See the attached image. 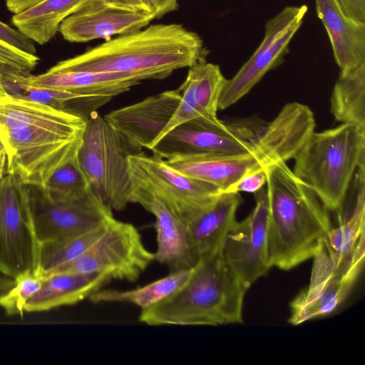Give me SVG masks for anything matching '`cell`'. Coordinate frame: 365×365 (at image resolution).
I'll list each match as a JSON object with an SVG mask.
<instances>
[{
  "mask_svg": "<svg viewBox=\"0 0 365 365\" xmlns=\"http://www.w3.org/2000/svg\"><path fill=\"white\" fill-rule=\"evenodd\" d=\"M87 120L58 109L9 95L0 97V139L6 173L42 187L54 170L76 155Z\"/></svg>",
  "mask_w": 365,
  "mask_h": 365,
  "instance_id": "cell-1",
  "label": "cell"
},
{
  "mask_svg": "<svg viewBox=\"0 0 365 365\" xmlns=\"http://www.w3.org/2000/svg\"><path fill=\"white\" fill-rule=\"evenodd\" d=\"M200 36L178 24H152L110 38L75 57L59 61L52 71L136 74L163 79L179 68L205 59Z\"/></svg>",
  "mask_w": 365,
  "mask_h": 365,
  "instance_id": "cell-2",
  "label": "cell"
},
{
  "mask_svg": "<svg viewBox=\"0 0 365 365\" xmlns=\"http://www.w3.org/2000/svg\"><path fill=\"white\" fill-rule=\"evenodd\" d=\"M271 267L291 269L313 257L332 227L329 210L286 162L265 168Z\"/></svg>",
  "mask_w": 365,
  "mask_h": 365,
  "instance_id": "cell-3",
  "label": "cell"
},
{
  "mask_svg": "<svg viewBox=\"0 0 365 365\" xmlns=\"http://www.w3.org/2000/svg\"><path fill=\"white\" fill-rule=\"evenodd\" d=\"M247 290L219 252L199 259L187 281L164 299L141 310L139 322L150 326L241 324Z\"/></svg>",
  "mask_w": 365,
  "mask_h": 365,
  "instance_id": "cell-4",
  "label": "cell"
},
{
  "mask_svg": "<svg viewBox=\"0 0 365 365\" xmlns=\"http://www.w3.org/2000/svg\"><path fill=\"white\" fill-rule=\"evenodd\" d=\"M294 174L329 211L341 210L357 168L365 164V130L346 123L313 132L294 158Z\"/></svg>",
  "mask_w": 365,
  "mask_h": 365,
  "instance_id": "cell-5",
  "label": "cell"
},
{
  "mask_svg": "<svg viewBox=\"0 0 365 365\" xmlns=\"http://www.w3.org/2000/svg\"><path fill=\"white\" fill-rule=\"evenodd\" d=\"M128 147L104 117L95 112L86 122L77 153L91 191L103 203L118 211L132 202Z\"/></svg>",
  "mask_w": 365,
  "mask_h": 365,
  "instance_id": "cell-6",
  "label": "cell"
},
{
  "mask_svg": "<svg viewBox=\"0 0 365 365\" xmlns=\"http://www.w3.org/2000/svg\"><path fill=\"white\" fill-rule=\"evenodd\" d=\"M265 125L257 118L221 124L193 118L162 135L150 150L165 160L203 153H247L255 148Z\"/></svg>",
  "mask_w": 365,
  "mask_h": 365,
  "instance_id": "cell-7",
  "label": "cell"
},
{
  "mask_svg": "<svg viewBox=\"0 0 365 365\" xmlns=\"http://www.w3.org/2000/svg\"><path fill=\"white\" fill-rule=\"evenodd\" d=\"M155 261L132 224L113 218L106 230L81 255L45 277L56 273L103 274L112 280L135 282Z\"/></svg>",
  "mask_w": 365,
  "mask_h": 365,
  "instance_id": "cell-8",
  "label": "cell"
},
{
  "mask_svg": "<svg viewBox=\"0 0 365 365\" xmlns=\"http://www.w3.org/2000/svg\"><path fill=\"white\" fill-rule=\"evenodd\" d=\"M128 161L132 187L158 197L186 224L222 192L210 184L183 175L154 154L131 153Z\"/></svg>",
  "mask_w": 365,
  "mask_h": 365,
  "instance_id": "cell-9",
  "label": "cell"
},
{
  "mask_svg": "<svg viewBox=\"0 0 365 365\" xmlns=\"http://www.w3.org/2000/svg\"><path fill=\"white\" fill-rule=\"evenodd\" d=\"M39 249L31 219L28 186L6 173L0 181V273L14 279L38 268Z\"/></svg>",
  "mask_w": 365,
  "mask_h": 365,
  "instance_id": "cell-10",
  "label": "cell"
},
{
  "mask_svg": "<svg viewBox=\"0 0 365 365\" xmlns=\"http://www.w3.org/2000/svg\"><path fill=\"white\" fill-rule=\"evenodd\" d=\"M27 186L31 219L39 244L82 234L106 225L114 217L113 210L91 190L78 199L52 201L40 187Z\"/></svg>",
  "mask_w": 365,
  "mask_h": 365,
  "instance_id": "cell-11",
  "label": "cell"
},
{
  "mask_svg": "<svg viewBox=\"0 0 365 365\" xmlns=\"http://www.w3.org/2000/svg\"><path fill=\"white\" fill-rule=\"evenodd\" d=\"M312 258L309 284L290 304L292 325L329 314L346 299L363 269L365 250L337 263L318 252Z\"/></svg>",
  "mask_w": 365,
  "mask_h": 365,
  "instance_id": "cell-12",
  "label": "cell"
},
{
  "mask_svg": "<svg viewBox=\"0 0 365 365\" xmlns=\"http://www.w3.org/2000/svg\"><path fill=\"white\" fill-rule=\"evenodd\" d=\"M307 11L306 5L286 6L267 22L264 36L257 48L235 75L227 79L219 98L218 110L237 103L266 73L281 63Z\"/></svg>",
  "mask_w": 365,
  "mask_h": 365,
  "instance_id": "cell-13",
  "label": "cell"
},
{
  "mask_svg": "<svg viewBox=\"0 0 365 365\" xmlns=\"http://www.w3.org/2000/svg\"><path fill=\"white\" fill-rule=\"evenodd\" d=\"M254 195V209L246 218L234 223L221 250L226 264L247 289L271 268L267 250V190L262 187Z\"/></svg>",
  "mask_w": 365,
  "mask_h": 365,
  "instance_id": "cell-14",
  "label": "cell"
},
{
  "mask_svg": "<svg viewBox=\"0 0 365 365\" xmlns=\"http://www.w3.org/2000/svg\"><path fill=\"white\" fill-rule=\"evenodd\" d=\"M180 98L178 88L113 110L103 117L130 148L150 150L173 117Z\"/></svg>",
  "mask_w": 365,
  "mask_h": 365,
  "instance_id": "cell-15",
  "label": "cell"
},
{
  "mask_svg": "<svg viewBox=\"0 0 365 365\" xmlns=\"http://www.w3.org/2000/svg\"><path fill=\"white\" fill-rule=\"evenodd\" d=\"M155 19V14L115 8L100 0L65 19L58 31L72 43L107 41L116 35L140 30Z\"/></svg>",
  "mask_w": 365,
  "mask_h": 365,
  "instance_id": "cell-16",
  "label": "cell"
},
{
  "mask_svg": "<svg viewBox=\"0 0 365 365\" xmlns=\"http://www.w3.org/2000/svg\"><path fill=\"white\" fill-rule=\"evenodd\" d=\"M132 188V202L141 205L155 219V261L165 265L170 272L192 268L198 260L190 244L187 224L153 194Z\"/></svg>",
  "mask_w": 365,
  "mask_h": 365,
  "instance_id": "cell-17",
  "label": "cell"
},
{
  "mask_svg": "<svg viewBox=\"0 0 365 365\" xmlns=\"http://www.w3.org/2000/svg\"><path fill=\"white\" fill-rule=\"evenodd\" d=\"M226 81L220 66L207 63L205 59L190 66L186 79L179 87L180 103L160 137L179 124L193 118H202L221 124L223 121L217 118V113L219 98Z\"/></svg>",
  "mask_w": 365,
  "mask_h": 365,
  "instance_id": "cell-18",
  "label": "cell"
},
{
  "mask_svg": "<svg viewBox=\"0 0 365 365\" xmlns=\"http://www.w3.org/2000/svg\"><path fill=\"white\" fill-rule=\"evenodd\" d=\"M183 175L227 191L245 175L257 170L260 160L253 152L203 153L166 160Z\"/></svg>",
  "mask_w": 365,
  "mask_h": 365,
  "instance_id": "cell-19",
  "label": "cell"
},
{
  "mask_svg": "<svg viewBox=\"0 0 365 365\" xmlns=\"http://www.w3.org/2000/svg\"><path fill=\"white\" fill-rule=\"evenodd\" d=\"M315 3L340 73L349 72L365 63V22L345 14L338 0H315Z\"/></svg>",
  "mask_w": 365,
  "mask_h": 365,
  "instance_id": "cell-20",
  "label": "cell"
},
{
  "mask_svg": "<svg viewBox=\"0 0 365 365\" xmlns=\"http://www.w3.org/2000/svg\"><path fill=\"white\" fill-rule=\"evenodd\" d=\"M241 202L239 192H222L187 223L190 244L197 260L221 252L227 233L237 221Z\"/></svg>",
  "mask_w": 365,
  "mask_h": 365,
  "instance_id": "cell-21",
  "label": "cell"
},
{
  "mask_svg": "<svg viewBox=\"0 0 365 365\" xmlns=\"http://www.w3.org/2000/svg\"><path fill=\"white\" fill-rule=\"evenodd\" d=\"M30 85L73 93L114 97L130 89L145 78L139 75L123 73L88 71H52L38 75L21 76Z\"/></svg>",
  "mask_w": 365,
  "mask_h": 365,
  "instance_id": "cell-22",
  "label": "cell"
},
{
  "mask_svg": "<svg viewBox=\"0 0 365 365\" xmlns=\"http://www.w3.org/2000/svg\"><path fill=\"white\" fill-rule=\"evenodd\" d=\"M112 279L103 274L56 273L46 276L41 287L27 302L25 312H42L76 304Z\"/></svg>",
  "mask_w": 365,
  "mask_h": 365,
  "instance_id": "cell-23",
  "label": "cell"
},
{
  "mask_svg": "<svg viewBox=\"0 0 365 365\" xmlns=\"http://www.w3.org/2000/svg\"><path fill=\"white\" fill-rule=\"evenodd\" d=\"M1 82L9 96L48 106L78 115L86 120L113 98L108 96L83 95L37 87L26 83L21 76L1 79Z\"/></svg>",
  "mask_w": 365,
  "mask_h": 365,
  "instance_id": "cell-24",
  "label": "cell"
},
{
  "mask_svg": "<svg viewBox=\"0 0 365 365\" xmlns=\"http://www.w3.org/2000/svg\"><path fill=\"white\" fill-rule=\"evenodd\" d=\"M100 0H43L18 14L11 21L22 34L34 42L48 43L69 16Z\"/></svg>",
  "mask_w": 365,
  "mask_h": 365,
  "instance_id": "cell-25",
  "label": "cell"
},
{
  "mask_svg": "<svg viewBox=\"0 0 365 365\" xmlns=\"http://www.w3.org/2000/svg\"><path fill=\"white\" fill-rule=\"evenodd\" d=\"M330 111L338 122L365 130V63L340 73L331 93Z\"/></svg>",
  "mask_w": 365,
  "mask_h": 365,
  "instance_id": "cell-26",
  "label": "cell"
},
{
  "mask_svg": "<svg viewBox=\"0 0 365 365\" xmlns=\"http://www.w3.org/2000/svg\"><path fill=\"white\" fill-rule=\"evenodd\" d=\"M192 269L170 272L167 276L135 289L120 290L101 288L91 294L88 299L94 304L129 303L143 310L164 299L180 287L188 279Z\"/></svg>",
  "mask_w": 365,
  "mask_h": 365,
  "instance_id": "cell-27",
  "label": "cell"
},
{
  "mask_svg": "<svg viewBox=\"0 0 365 365\" xmlns=\"http://www.w3.org/2000/svg\"><path fill=\"white\" fill-rule=\"evenodd\" d=\"M109 222L78 235L40 244L38 267L47 274L73 261L101 236Z\"/></svg>",
  "mask_w": 365,
  "mask_h": 365,
  "instance_id": "cell-28",
  "label": "cell"
},
{
  "mask_svg": "<svg viewBox=\"0 0 365 365\" xmlns=\"http://www.w3.org/2000/svg\"><path fill=\"white\" fill-rule=\"evenodd\" d=\"M40 189L52 201L75 200L87 194L91 188L77 153L56 168Z\"/></svg>",
  "mask_w": 365,
  "mask_h": 365,
  "instance_id": "cell-29",
  "label": "cell"
},
{
  "mask_svg": "<svg viewBox=\"0 0 365 365\" xmlns=\"http://www.w3.org/2000/svg\"><path fill=\"white\" fill-rule=\"evenodd\" d=\"M45 278L39 267L19 274L14 279V284L0 294V307L7 316L22 317L27 302L38 292Z\"/></svg>",
  "mask_w": 365,
  "mask_h": 365,
  "instance_id": "cell-30",
  "label": "cell"
},
{
  "mask_svg": "<svg viewBox=\"0 0 365 365\" xmlns=\"http://www.w3.org/2000/svg\"><path fill=\"white\" fill-rule=\"evenodd\" d=\"M39 58L0 38V80L26 76L36 68Z\"/></svg>",
  "mask_w": 365,
  "mask_h": 365,
  "instance_id": "cell-31",
  "label": "cell"
},
{
  "mask_svg": "<svg viewBox=\"0 0 365 365\" xmlns=\"http://www.w3.org/2000/svg\"><path fill=\"white\" fill-rule=\"evenodd\" d=\"M0 38L29 53L36 54L34 43L19 29H13L0 21Z\"/></svg>",
  "mask_w": 365,
  "mask_h": 365,
  "instance_id": "cell-32",
  "label": "cell"
},
{
  "mask_svg": "<svg viewBox=\"0 0 365 365\" xmlns=\"http://www.w3.org/2000/svg\"><path fill=\"white\" fill-rule=\"evenodd\" d=\"M266 182L265 170H261L245 175L225 192L255 193L264 187Z\"/></svg>",
  "mask_w": 365,
  "mask_h": 365,
  "instance_id": "cell-33",
  "label": "cell"
},
{
  "mask_svg": "<svg viewBox=\"0 0 365 365\" xmlns=\"http://www.w3.org/2000/svg\"><path fill=\"white\" fill-rule=\"evenodd\" d=\"M103 1L106 4L115 8L155 14L152 0H103Z\"/></svg>",
  "mask_w": 365,
  "mask_h": 365,
  "instance_id": "cell-34",
  "label": "cell"
},
{
  "mask_svg": "<svg viewBox=\"0 0 365 365\" xmlns=\"http://www.w3.org/2000/svg\"><path fill=\"white\" fill-rule=\"evenodd\" d=\"M341 7L347 16L365 22V0H347Z\"/></svg>",
  "mask_w": 365,
  "mask_h": 365,
  "instance_id": "cell-35",
  "label": "cell"
},
{
  "mask_svg": "<svg viewBox=\"0 0 365 365\" xmlns=\"http://www.w3.org/2000/svg\"><path fill=\"white\" fill-rule=\"evenodd\" d=\"M178 0H152L156 19L175 11L178 8Z\"/></svg>",
  "mask_w": 365,
  "mask_h": 365,
  "instance_id": "cell-36",
  "label": "cell"
},
{
  "mask_svg": "<svg viewBox=\"0 0 365 365\" xmlns=\"http://www.w3.org/2000/svg\"><path fill=\"white\" fill-rule=\"evenodd\" d=\"M43 0H7L6 5L9 11L18 14L28 9Z\"/></svg>",
  "mask_w": 365,
  "mask_h": 365,
  "instance_id": "cell-37",
  "label": "cell"
},
{
  "mask_svg": "<svg viewBox=\"0 0 365 365\" xmlns=\"http://www.w3.org/2000/svg\"><path fill=\"white\" fill-rule=\"evenodd\" d=\"M7 155L6 148L0 139V181L6 174Z\"/></svg>",
  "mask_w": 365,
  "mask_h": 365,
  "instance_id": "cell-38",
  "label": "cell"
},
{
  "mask_svg": "<svg viewBox=\"0 0 365 365\" xmlns=\"http://www.w3.org/2000/svg\"><path fill=\"white\" fill-rule=\"evenodd\" d=\"M14 283V279L6 276H0V294L9 289Z\"/></svg>",
  "mask_w": 365,
  "mask_h": 365,
  "instance_id": "cell-39",
  "label": "cell"
},
{
  "mask_svg": "<svg viewBox=\"0 0 365 365\" xmlns=\"http://www.w3.org/2000/svg\"><path fill=\"white\" fill-rule=\"evenodd\" d=\"M6 93L3 88V86L1 84V80H0V96H5Z\"/></svg>",
  "mask_w": 365,
  "mask_h": 365,
  "instance_id": "cell-40",
  "label": "cell"
},
{
  "mask_svg": "<svg viewBox=\"0 0 365 365\" xmlns=\"http://www.w3.org/2000/svg\"><path fill=\"white\" fill-rule=\"evenodd\" d=\"M347 0H338L340 6H342Z\"/></svg>",
  "mask_w": 365,
  "mask_h": 365,
  "instance_id": "cell-41",
  "label": "cell"
},
{
  "mask_svg": "<svg viewBox=\"0 0 365 365\" xmlns=\"http://www.w3.org/2000/svg\"><path fill=\"white\" fill-rule=\"evenodd\" d=\"M6 1H7V0H6Z\"/></svg>",
  "mask_w": 365,
  "mask_h": 365,
  "instance_id": "cell-42",
  "label": "cell"
}]
</instances>
